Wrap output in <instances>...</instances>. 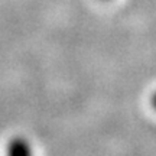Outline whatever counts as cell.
Segmentation results:
<instances>
[{
    "label": "cell",
    "mask_w": 156,
    "mask_h": 156,
    "mask_svg": "<svg viewBox=\"0 0 156 156\" xmlns=\"http://www.w3.org/2000/svg\"><path fill=\"white\" fill-rule=\"evenodd\" d=\"M6 156H34L32 146L22 136H16L9 140L6 147Z\"/></svg>",
    "instance_id": "6da1fadb"
},
{
    "label": "cell",
    "mask_w": 156,
    "mask_h": 156,
    "mask_svg": "<svg viewBox=\"0 0 156 156\" xmlns=\"http://www.w3.org/2000/svg\"><path fill=\"white\" fill-rule=\"evenodd\" d=\"M155 106H156V97H155Z\"/></svg>",
    "instance_id": "7a4b0ae2"
}]
</instances>
